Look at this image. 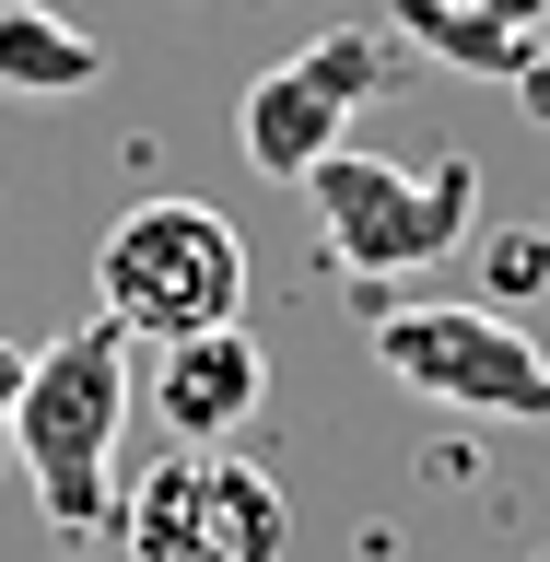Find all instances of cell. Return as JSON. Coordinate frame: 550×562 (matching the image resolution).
I'll use <instances>...</instances> for the list:
<instances>
[{
  "mask_svg": "<svg viewBox=\"0 0 550 562\" xmlns=\"http://www.w3.org/2000/svg\"><path fill=\"white\" fill-rule=\"evenodd\" d=\"M130 328L117 316H82V328H59V340L24 363V398H12V469L35 481V504H47V527L59 539H94V527H117V434H130Z\"/></svg>",
  "mask_w": 550,
  "mask_h": 562,
  "instance_id": "obj_1",
  "label": "cell"
},
{
  "mask_svg": "<svg viewBox=\"0 0 550 562\" xmlns=\"http://www.w3.org/2000/svg\"><path fill=\"white\" fill-rule=\"evenodd\" d=\"M94 82H105V47L82 24H59L47 0H0V94L70 105V94H94Z\"/></svg>",
  "mask_w": 550,
  "mask_h": 562,
  "instance_id": "obj_8",
  "label": "cell"
},
{
  "mask_svg": "<svg viewBox=\"0 0 550 562\" xmlns=\"http://www.w3.org/2000/svg\"><path fill=\"white\" fill-rule=\"evenodd\" d=\"M375 363L411 398H446V411H481V422H550V351L527 340L516 316L492 305H375Z\"/></svg>",
  "mask_w": 550,
  "mask_h": 562,
  "instance_id": "obj_4",
  "label": "cell"
},
{
  "mask_svg": "<svg viewBox=\"0 0 550 562\" xmlns=\"http://www.w3.org/2000/svg\"><path fill=\"white\" fill-rule=\"evenodd\" d=\"M94 305L130 340H188L246 316V235L211 200H130L94 246Z\"/></svg>",
  "mask_w": 550,
  "mask_h": 562,
  "instance_id": "obj_2",
  "label": "cell"
},
{
  "mask_svg": "<svg viewBox=\"0 0 550 562\" xmlns=\"http://www.w3.org/2000/svg\"><path fill=\"white\" fill-rule=\"evenodd\" d=\"M375 94H386V35L340 24V35H316V47H293V59H270L235 94V153L258 176H281V188H305Z\"/></svg>",
  "mask_w": 550,
  "mask_h": 562,
  "instance_id": "obj_6",
  "label": "cell"
},
{
  "mask_svg": "<svg viewBox=\"0 0 550 562\" xmlns=\"http://www.w3.org/2000/svg\"><path fill=\"white\" fill-rule=\"evenodd\" d=\"M141 562H281L293 539V504L258 457H223V446H176L153 481L117 504Z\"/></svg>",
  "mask_w": 550,
  "mask_h": 562,
  "instance_id": "obj_5",
  "label": "cell"
},
{
  "mask_svg": "<svg viewBox=\"0 0 550 562\" xmlns=\"http://www.w3.org/2000/svg\"><path fill=\"white\" fill-rule=\"evenodd\" d=\"M24 363H35L24 340H0V469H12V398H24Z\"/></svg>",
  "mask_w": 550,
  "mask_h": 562,
  "instance_id": "obj_10",
  "label": "cell"
},
{
  "mask_svg": "<svg viewBox=\"0 0 550 562\" xmlns=\"http://www.w3.org/2000/svg\"><path fill=\"white\" fill-rule=\"evenodd\" d=\"M469 12H492L504 35H550V0H469Z\"/></svg>",
  "mask_w": 550,
  "mask_h": 562,
  "instance_id": "obj_11",
  "label": "cell"
},
{
  "mask_svg": "<svg viewBox=\"0 0 550 562\" xmlns=\"http://www.w3.org/2000/svg\"><path fill=\"white\" fill-rule=\"evenodd\" d=\"M270 398V351L235 328H188V340H153V422L176 446H235Z\"/></svg>",
  "mask_w": 550,
  "mask_h": 562,
  "instance_id": "obj_7",
  "label": "cell"
},
{
  "mask_svg": "<svg viewBox=\"0 0 550 562\" xmlns=\"http://www.w3.org/2000/svg\"><path fill=\"white\" fill-rule=\"evenodd\" d=\"M305 211H316V246L340 258L351 281H399V270H434L446 246H469L481 223V176L457 165H386V153H328L305 176Z\"/></svg>",
  "mask_w": 550,
  "mask_h": 562,
  "instance_id": "obj_3",
  "label": "cell"
},
{
  "mask_svg": "<svg viewBox=\"0 0 550 562\" xmlns=\"http://www.w3.org/2000/svg\"><path fill=\"white\" fill-rule=\"evenodd\" d=\"M399 24H411V47H434L446 70H481V82H527L539 70V35H504L469 0H399Z\"/></svg>",
  "mask_w": 550,
  "mask_h": 562,
  "instance_id": "obj_9",
  "label": "cell"
}]
</instances>
